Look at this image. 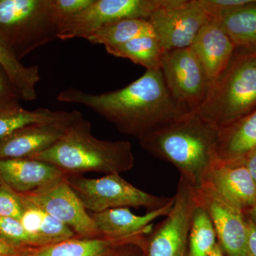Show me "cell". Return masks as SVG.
<instances>
[{
  "mask_svg": "<svg viewBox=\"0 0 256 256\" xmlns=\"http://www.w3.org/2000/svg\"><path fill=\"white\" fill-rule=\"evenodd\" d=\"M56 99L86 106L138 140L192 112L172 95L161 69L146 70L137 80L114 92L90 94L68 88Z\"/></svg>",
  "mask_w": 256,
  "mask_h": 256,
  "instance_id": "cell-1",
  "label": "cell"
},
{
  "mask_svg": "<svg viewBox=\"0 0 256 256\" xmlns=\"http://www.w3.org/2000/svg\"><path fill=\"white\" fill-rule=\"evenodd\" d=\"M220 129L192 112L139 140L143 149L169 162L194 188L220 160Z\"/></svg>",
  "mask_w": 256,
  "mask_h": 256,
  "instance_id": "cell-2",
  "label": "cell"
},
{
  "mask_svg": "<svg viewBox=\"0 0 256 256\" xmlns=\"http://www.w3.org/2000/svg\"><path fill=\"white\" fill-rule=\"evenodd\" d=\"M34 159L54 165L66 175L88 172L120 174L132 170L134 164L130 142L96 138L92 124L82 116L74 121L58 142Z\"/></svg>",
  "mask_w": 256,
  "mask_h": 256,
  "instance_id": "cell-3",
  "label": "cell"
},
{
  "mask_svg": "<svg viewBox=\"0 0 256 256\" xmlns=\"http://www.w3.org/2000/svg\"><path fill=\"white\" fill-rule=\"evenodd\" d=\"M256 110V52L236 48L230 64L196 111L222 129Z\"/></svg>",
  "mask_w": 256,
  "mask_h": 256,
  "instance_id": "cell-4",
  "label": "cell"
},
{
  "mask_svg": "<svg viewBox=\"0 0 256 256\" xmlns=\"http://www.w3.org/2000/svg\"><path fill=\"white\" fill-rule=\"evenodd\" d=\"M53 0H0V41L18 60L58 38Z\"/></svg>",
  "mask_w": 256,
  "mask_h": 256,
  "instance_id": "cell-5",
  "label": "cell"
},
{
  "mask_svg": "<svg viewBox=\"0 0 256 256\" xmlns=\"http://www.w3.org/2000/svg\"><path fill=\"white\" fill-rule=\"evenodd\" d=\"M66 180L86 210L92 213L128 207H143L148 212H152L166 206L174 198L146 193L128 182L120 174L95 178L67 175Z\"/></svg>",
  "mask_w": 256,
  "mask_h": 256,
  "instance_id": "cell-6",
  "label": "cell"
},
{
  "mask_svg": "<svg viewBox=\"0 0 256 256\" xmlns=\"http://www.w3.org/2000/svg\"><path fill=\"white\" fill-rule=\"evenodd\" d=\"M198 205L196 188L180 175L172 210L146 240V256H188L190 228Z\"/></svg>",
  "mask_w": 256,
  "mask_h": 256,
  "instance_id": "cell-7",
  "label": "cell"
},
{
  "mask_svg": "<svg viewBox=\"0 0 256 256\" xmlns=\"http://www.w3.org/2000/svg\"><path fill=\"white\" fill-rule=\"evenodd\" d=\"M171 0H94L87 9L67 20L60 28L58 38H85L108 24L124 18L149 20Z\"/></svg>",
  "mask_w": 256,
  "mask_h": 256,
  "instance_id": "cell-8",
  "label": "cell"
},
{
  "mask_svg": "<svg viewBox=\"0 0 256 256\" xmlns=\"http://www.w3.org/2000/svg\"><path fill=\"white\" fill-rule=\"evenodd\" d=\"M161 70L173 97L196 112L206 99L212 82L191 47L165 52Z\"/></svg>",
  "mask_w": 256,
  "mask_h": 256,
  "instance_id": "cell-9",
  "label": "cell"
},
{
  "mask_svg": "<svg viewBox=\"0 0 256 256\" xmlns=\"http://www.w3.org/2000/svg\"><path fill=\"white\" fill-rule=\"evenodd\" d=\"M212 18L198 0H171L148 20L166 52L191 46L198 32Z\"/></svg>",
  "mask_w": 256,
  "mask_h": 256,
  "instance_id": "cell-10",
  "label": "cell"
},
{
  "mask_svg": "<svg viewBox=\"0 0 256 256\" xmlns=\"http://www.w3.org/2000/svg\"><path fill=\"white\" fill-rule=\"evenodd\" d=\"M18 195L25 201L68 226L77 236L101 238L90 214L88 213L66 178L43 191Z\"/></svg>",
  "mask_w": 256,
  "mask_h": 256,
  "instance_id": "cell-11",
  "label": "cell"
},
{
  "mask_svg": "<svg viewBox=\"0 0 256 256\" xmlns=\"http://www.w3.org/2000/svg\"><path fill=\"white\" fill-rule=\"evenodd\" d=\"M198 204L206 210L214 226L224 255L247 256V218L212 188L202 184L196 188Z\"/></svg>",
  "mask_w": 256,
  "mask_h": 256,
  "instance_id": "cell-12",
  "label": "cell"
},
{
  "mask_svg": "<svg viewBox=\"0 0 256 256\" xmlns=\"http://www.w3.org/2000/svg\"><path fill=\"white\" fill-rule=\"evenodd\" d=\"M78 110L70 111L65 118L32 124L0 140V160L34 159L62 139L74 121L82 117Z\"/></svg>",
  "mask_w": 256,
  "mask_h": 256,
  "instance_id": "cell-13",
  "label": "cell"
},
{
  "mask_svg": "<svg viewBox=\"0 0 256 256\" xmlns=\"http://www.w3.org/2000/svg\"><path fill=\"white\" fill-rule=\"evenodd\" d=\"M202 184L213 188L244 214L256 204V183L244 159L218 160L207 173Z\"/></svg>",
  "mask_w": 256,
  "mask_h": 256,
  "instance_id": "cell-14",
  "label": "cell"
},
{
  "mask_svg": "<svg viewBox=\"0 0 256 256\" xmlns=\"http://www.w3.org/2000/svg\"><path fill=\"white\" fill-rule=\"evenodd\" d=\"M66 176L54 165L41 160H0V184L18 194L43 191L63 181Z\"/></svg>",
  "mask_w": 256,
  "mask_h": 256,
  "instance_id": "cell-15",
  "label": "cell"
},
{
  "mask_svg": "<svg viewBox=\"0 0 256 256\" xmlns=\"http://www.w3.org/2000/svg\"><path fill=\"white\" fill-rule=\"evenodd\" d=\"M190 47L212 82L228 67L236 50L235 45L218 20L213 18L202 28Z\"/></svg>",
  "mask_w": 256,
  "mask_h": 256,
  "instance_id": "cell-16",
  "label": "cell"
},
{
  "mask_svg": "<svg viewBox=\"0 0 256 256\" xmlns=\"http://www.w3.org/2000/svg\"><path fill=\"white\" fill-rule=\"evenodd\" d=\"M146 235L116 239L74 237L50 245L26 248L18 256H107L114 249L124 246H136L144 250Z\"/></svg>",
  "mask_w": 256,
  "mask_h": 256,
  "instance_id": "cell-17",
  "label": "cell"
},
{
  "mask_svg": "<svg viewBox=\"0 0 256 256\" xmlns=\"http://www.w3.org/2000/svg\"><path fill=\"white\" fill-rule=\"evenodd\" d=\"M174 201V196L166 206L143 216L134 214L128 208H112L99 213H90V216L101 238H126L150 232L152 222L160 217L166 216Z\"/></svg>",
  "mask_w": 256,
  "mask_h": 256,
  "instance_id": "cell-18",
  "label": "cell"
},
{
  "mask_svg": "<svg viewBox=\"0 0 256 256\" xmlns=\"http://www.w3.org/2000/svg\"><path fill=\"white\" fill-rule=\"evenodd\" d=\"M256 149V110L220 130L218 156L222 161L242 159Z\"/></svg>",
  "mask_w": 256,
  "mask_h": 256,
  "instance_id": "cell-19",
  "label": "cell"
},
{
  "mask_svg": "<svg viewBox=\"0 0 256 256\" xmlns=\"http://www.w3.org/2000/svg\"><path fill=\"white\" fill-rule=\"evenodd\" d=\"M217 20L236 50L256 52V0Z\"/></svg>",
  "mask_w": 256,
  "mask_h": 256,
  "instance_id": "cell-20",
  "label": "cell"
},
{
  "mask_svg": "<svg viewBox=\"0 0 256 256\" xmlns=\"http://www.w3.org/2000/svg\"><path fill=\"white\" fill-rule=\"evenodd\" d=\"M109 54L127 58L144 67L146 70L161 69L165 52L156 35H144L133 38L124 44L106 47Z\"/></svg>",
  "mask_w": 256,
  "mask_h": 256,
  "instance_id": "cell-21",
  "label": "cell"
},
{
  "mask_svg": "<svg viewBox=\"0 0 256 256\" xmlns=\"http://www.w3.org/2000/svg\"><path fill=\"white\" fill-rule=\"evenodd\" d=\"M0 66L16 88L22 100H36V85L41 80L38 66L23 65L14 54L0 41Z\"/></svg>",
  "mask_w": 256,
  "mask_h": 256,
  "instance_id": "cell-22",
  "label": "cell"
},
{
  "mask_svg": "<svg viewBox=\"0 0 256 256\" xmlns=\"http://www.w3.org/2000/svg\"><path fill=\"white\" fill-rule=\"evenodd\" d=\"M156 35L149 20L124 18L108 24L88 35L85 40L94 44L106 47L124 44L137 37Z\"/></svg>",
  "mask_w": 256,
  "mask_h": 256,
  "instance_id": "cell-23",
  "label": "cell"
},
{
  "mask_svg": "<svg viewBox=\"0 0 256 256\" xmlns=\"http://www.w3.org/2000/svg\"><path fill=\"white\" fill-rule=\"evenodd\" d=\"M70 114L68 111L52 110L45 108L28 110L20 105L0 109V140L26 126L58 120L68 117Z\"/></svg>",
  "mask_w": 256,
  "mask_h": 256,
  "instance_id": "cell-24",
  "label": "cell"
},
{
  "mask_svg": "<svg viewBox=\"0 0 256 256\" xmlns=\"http://www.w3.org/2000/svg\"><path fill=\"white\" fill-rule=\"evenodd\" d=\"M216 230L206 210L198 204L190 228V256H208L216 244Z\"/></svg>",
  "mask_w": 256,
  "mask_h": 256,
  "instance_id": "cell-25",
  "label": "cell"
},
{
  "mask_svg": "<svg viewBox=\"0 0 256 256\" xmlns=\"http://www.w3.org/2000/svg\"><path fill=\"white\" fill-rule=\"evenodd\" d=\"M42 246L78 237L72 228L43 210L40 234Z\"/></svg>",
  "mask_w": 256,
  "mask_h": 256,
  "instance_id": "cell-26",
  "label": "cell"
},
{
  "mask_svg": "<svg viewBox=\"0 0 256 256\" xmlns=\"http://www.w3.org/2000/svg\"><path fill=\"white\" fill-rule=\"evenodd\" d=\"M0 238L18 248H34L33 240L20 220L0 216Z\"/></svg>",
  "mask_w": 256,
  "mask_h": 256,
  "instance_id": "cell-27",
  "label": "cell"
},
{
  "mask_svg": "<svg viewBox=\"0 0 256 256\" xmlns=\"http://www.w3.org/2000/svg\"><path fill=\"white\" fill-rule=\"evenodd\" d=\"M21 198L24 203V212L20 220V222L33 240L34 248L41 247L40 234L43 218V210L30 202L25 201L22 197Z\"/></svg>",
  "mask_w": 256,
  "mask_h": 256,
  "instance_id": "cell-28",
  "label": "cell"
},
{
  "mask_svg": "<svg viewBox=\"0 0 256 256\" xmlns=\"http://www.w3.org/2000/svg\"><path fill=\"white\" fill-rule=\"evenodd\" d=\"M23 212L24 203L20 195L0 184V216L20 220Z\"/></svg>",
  "mask_w": 256,
  "mask_h": 256,
  "instance_id": "cell-29",
  "label": "cell"
},
{
  "mask_svg": "<svg viewBox=\"0 0 256 256\" xmlns=\"http://www.w3.org/2000/svg\"><path fill=\"white\" fill-rule=\"evenodd\" d=\"M94 0H53V9L60 28L67 20L80 14L94 2Z\"/></svg>",
  "mask_w": 256,
  "mask_h": 256,
  "instance_id": "cell-30",
  "label": "cell"
},
{
  "mask_svg": "<svg viewBox=\"0 0 256 256\" xmlns=\"http://www.w3.org/2000/svg\"><path fill=\"white\" fill-rule=\"evenodd\" d=\"M20 94L9 77L0 66V109L20 105Z\"/></svg>",
  "mask_w": 256,
  "mask_h": 256,
  "instance_id": "cell-31",
  "label": "cell"
},
{
  "mask_svg": "<svg viewBox=\"0 0 256 256\" xmlns=\"http://www.w3.org/2000/svg\"><path fill=\"white\" fill-rule=\"evenodd\" d=\"M247 218V256H256V224Z\"/></svg>",
  "mask_w": 256,
  "mask_h": 256,
  "instance_id": "cell-32",
  "label": "cell"
},
{
  "mask_svg": "<svg viewBox=\"0 0 256 256\" xmlns=\"http://www.w3.org/2000/svg\"><path fill=\"white\" fill-rule=\"evenodd\" d=\"M26 248H18L0 238V256H18Z\"/></svg>",
  "mask_w": 256,
  "mask_h": 256,
  "instance_id": "cell-33",
  "label": "cell"
},
{
  "mask_svg": "<svg viewBox=\"0 0 256 256\" xmlns=\"http://www.w3.org/2000/svg\"><path fill=\"white\" fill-rule=\"evenodd\" d=\"M242 159L244 160L248 170L250 172L252 178L256 183V149L250 152Z\"/></svg>",
  "mask_w": 256,
  "mask_h": 256,
  "instance_id": "cell-34",
  "label": "cell"
},
{
  "mask_svg": "<svg viewBox=\"0 0 256 256\" xmlns=\"http://www.w3.org/2000/svg\"><path fill=\"white\" fill-rule=\"evenodd\" d=\"M128 246H124L118 248L107 256H134L131 252H128L126 249Z\"/></svg>",
  "mask_w": 256,
  "mask_h": 256,
  "instance_id": "cell-35",
  "label": "cell"
},
{
  "mask_svg": "<svg viewBox=\"0 0 256 256\" xmlns=\"http://www.w3.org/2000/svg\"><path fill=\"white\" fill-rule=\"evenodd\" d=\"M245 216L248 218L252 220V222L256 224V204L254 205L250 210H248L246 212Z\"/></svg>",
  "mask_w": 256,
  "mask_h": 256,
  "instance_id": "cell-36",
  "label": "cell"
},
{
  "mask_svg": "<svg viewBox=\"0 0 256 256\" xmlns=\"http://www.w3.org/2000/svg\"><path fill=\"white\" fill-rule=\"evenodd\" d=\"M208 256H224V252L222 250V247L218 242L216 244L215 246L214 247L213 250L210 252Z\"/></svg>",
  "mask_w": 256,
  "mask_h": 256,
  "instance_id": "cell-37",
  "label": "cell"
},
{
  "mask_svg": "<svg viewBox=\"0 0 256 256\" xmlns=\"http://www.w3.org/2000/svg\"></svg>",
  "mask_w": 256,
  "mask_h": 256,
  "instance_id": "cell-38",
  "label": "cell"
}]
</instances>
